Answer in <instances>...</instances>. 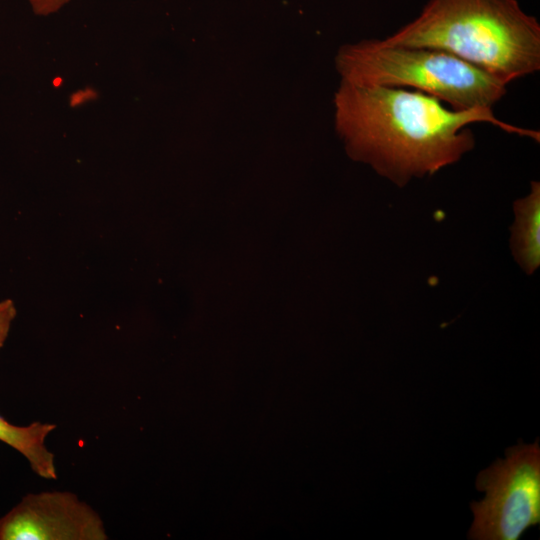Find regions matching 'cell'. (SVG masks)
<instances>
[{"label": "cell", "instance_id": "cell-1", "mask_svg": "<svg viewBox=\"0 0 540 540\" xmlns=\"http://www.w3.org/2000/svg\"><path fill=\"white\" fill-rule=\"evenodd\" d=\"M337 106L338 126L351 150L399 186L432 175L472 150V123L540 138L538 131L501 121L492 109L455 110L434 96L401 87L345 81Z\"/></svg>", "mask_w": 540, "mask_h": 540}, {"label": "cell", "instance_id": "cell-2", "mask_svg": "<svg viewBox=\"0 0 540 540\" xmlns=\"http://www.w3.org/2000/svg\"><path fill=\"white\" fill-rule=\"evenodd\" d=\"M381 41L450 53L506 84L540 70V24L517 0H429Z\"/></svg>", "mask_w": 540, "mask_h": 540}, {"label": "cell", "instance_id": "cell-3", "mask_svg": "<svg viewBox=\"0 0 540 540\" xmlns=\"http://www.w3.org/2000/svg\"><path fill=\"white\" fill-rule=\"evenodd\" d=\"M338 62L346 82L410 87L455 110L491 109L507 92L502 80L436 49L369 40L345 48Z\"/></svg>", "mask_w": 540, "mask_h": 540}, {"label": "cell", "instance_id": "cell-4", "mask_svg": "<svg viewBox=\"0 0 540 540\" xmlns=\"http://www.w3.org/2000/svg\"><path fill=\"white\" fill-rule=\"evenodd\" d=\"M479 472L476 488L485 492L470 504L472 540H518L540 522V447L519 442Z\"/></svg>", "mask_w": 540, "mask_h": 540}, {"label": "cell", "instance_id": "cell-5", "mask_svg": "<svg viewBox=\"0 0 540 540\" xmlns=\"http://www.w3.org/2000/svg\"><path fill=\"white\" fill-rule=\"evenodd\" d=\"M99 514L64 491L28 494L0 518V540H107Z\"/></svg>", "mask_w": 540, "mask_h": 540}, {"label": "cell", "instance_id": "cell-6", "mask_svg": "<svg viewBox=\"0 0 540 540\" xmlns=\"http://www.w3.org/2000/svg\"><path fill=\"white\" fill-rule=\"evenodd\" d=\"M16 308L11 299L0 302V349L3 347L13 320ZM56 428L55 424L33 422L27 426H17L0 415V441L21 453L32 470L42 478L57 479L54 455L46 445L47 436Z\"/></svg>", "mask_w": 540, "mask_h": 540}, {"label": "cell", "instance_id": "cell-7", "mask_svg": "<svg viewBox=\"0 0 540 540\" xmlns=\"http://www.w3.org/2000/svg\"><path fill=\"white\" fill-rule=\"evenodd\" d=\"M516 222L512 246L521 266L532 273L540 263V184L533 181L531 192L515 202Z\"/></svg>", "mask_w": 540, "mask_h": 540}, {"label": "cell", "instance_id": "cell-8", "mask_svg": "<svg viewBox=\"0 0 540 540\" xmlns=\"http://www.w3.org/2000/svg\"><path fill=\"white\" fill-rule=\"evenodd\" d=\"M33 11L38 15H48L58 11L70 0H29Z\"/></svg>", "mask_w": 540, "mask_h": 540}]
</instances>
